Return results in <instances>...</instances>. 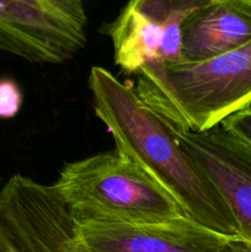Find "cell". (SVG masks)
<instances>
[{
    "label": "cell",
    "mask_w": 251,
    "mask_h": 252,
    "mask_svg": "<svg viewBox=\"0 0 251 252\" xmlns=\"http://www.w3.org/2000/svg\"><path fill=\"white\" fill-rule=\"evenodd\" d=\"M74 236L90 252H220L236 240L186 216L152 223L74 220Z\"/></svg>",
    "instance_id": "obj_7"
},
{
    "label": "cell",
    "mask_w": 251,
    "mask_h": 252,
    "mask_svg": "<svg viewBox=\"0 0 251 252\" xmlns=\"http://www.w3.org/2000/svg\"><path fill=\"white\" fill-rule=\"evenodd\" d=\"M137 95L175 129L201 133L251 105V42L193 63L149 64Z\"/></svg>",
    "instance_id": "obj_2"
},
{
    "label": "cell",
    "mask_w": 251,
    "mask_h": 252,
    "mask_svg": "<svg viewBox=\"0 0 251 252\" xmlns=\"http://www.w3.org/2000/svg\"><path fill=\"white\" fill-rule=\"evenodd\" d=\"M217 0H129L105 25L115 63L127 74L149 64L181 62L182 27L191 16Z\"/></svg>",
    "instance_id": "obj_5"
},
{
    "label": "cell",
    "mask_w": 251,
    "mask_h": 252,
    "mask_svg": "<svg viewBox=\"0 0 251 252\" xmlns=\"http://www.w3.org/2000/svg\"><path fill=\"white\" fill-rule=\"evenodd\" d=\"M53 187L76 221L152 223L185 216L157 182L116 150L68 162Z\"/></svg>",
    "instance_id": "obj_3"
},
{
    "label": "cell",
    "mask_w": 251,
    "mask_h": 252,
    "mask_svg": "<svg viewBox=\"0 0 251 252\" xmlns=\"http://www.w3.org/2000/svg\"><path fill=\"white\" fill-rule=\"evenodd\" d=\"M84 0H0V51L61 64L86 44Z\"/></svg>",
    "instance_id": "obj_4"
},
{
    "label": "cell",
    "mask_w": 251,
    "mask_h": 252,
    "mask_svg": "<svg viewBox=\"0 0 251 252\" xmlns=\"http://www.w3.org/2000/svg\"><path fill=\"white\" fill-rule=\"evenodd\" d=\"M175 132L228 207L239 240L251 243V145L220 126L201 133Z\"/></svg>",
    "instance_id": "obj_8"
},
{
    "label": "cell",
    "mask_w": 251,
    "mask_h": 252,
    "mask_svg": "<svg viewBox=\"0 0 251 252\" xmlns=\"http://www.w3.org/2000/svg\"><path fill=\"white\" fill-rule=\"evenodd\" d=\"M251 42V0H217L182 27L181 62L193 63Z\"/></svg>",
    "instance_id": "obj_9"
},
{
    "label": "cell",
    "mask_w": 251,
    "mask_h": 252,
    "mask_svg": "<svg viewBox=\"0 0 251 252\" xmlns=\"http://www.w3.org/2000/svg\"><path fill=\"white\" fill-rule=\"evenodd\" d=\"M220 127L251 145V105L225 118Z\"/></svg>",
    "instance_id": "obj_11"
},
{
    "label": "cell",
    "mask_w": 251,
    "mask_h": 252,
    "mask_svg": "<svg viewBox=\"0 0 251 252\" xmlns=\"http://www.w3.org/2000/svg\"><path fill=\"white\" fill-rule=\"evenodd\" d=\"M88 86L96 117L112 135L116 152L142 169L180 206L212 230L238 239L235 221L174 127L150 108L134 88L102 66H93Z\"/></svg>",
    "instance_id": "obj_1"
},
{
    "label": "cell",
    "mask_w": 251,
    "mask_h": 252,
    "mask_svg": "<svg viewBox=\"0 0 251 252\" xmlns=\"http://www.w3.org/2000/svg\"><path fill=\"white\" fill-rule=\"evenodd\" d=\"M0 218L22 252H90L52 186L14 175L0 189Z\"/></svg>",
    "instance_id": "obj_6"
},
{
    "label": "cell",
    "mask_w": 251,
    "mask_h": 252,
    "mask_svg": "<svg viewBox=\"0 0 251 252\" xmlns=\"http://www.w3.org/2000/svg\"><path fill=\"white\" fill-rule=\"evenodd\" d=\"M22 94L11 79H0V118H12L20 112Z\"/></svg>",
    "instance_id": "obj_10"
},
{
    "label": "cell",
    "mask_w": 251,
    "mask_h": 252,
    "mask_svg": "<svg viewBox=\"0 0 251 252\" xmlns=\"http://www.w3.org/2000/svg\"><path fill=\"white\" fill-rule=\"evenodd\" d=\"M220 252H251V243L241 240H230L223 246Z\"/></svg>",
    "instance_id": "obj_13"
},
{
    "label": "cell",
    "mask_w": 251,
    "mask_h": 252,
    "mask_svg": "<svg viewBox=\"0 0 251 252\" xmlns=\"http://www.w3.org/2000/svg\"><path fill=\"white\" fill-rule=\"evenodd\" d=\"M0 252H22L0 218Z\"/></svg>",
    "instance_id": "obj_12"
}]
</instances>
